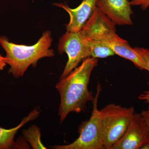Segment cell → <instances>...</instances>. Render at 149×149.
<instances>
[{"instance_id":"cell-6","label":"cell","mask_w":149,"mask_h":149,"mask_svg":"<svg viewBox=\"0 0 149 149\" xmlns=\"http://www.w3.org/2000/svg\"><path fill=\"white\" fill-rule=\"evenodd\" d=\"M58 49L60 54L66 53L68 56V61L60 78L68 75L81 61L91 57V47L80 31H67L60 39Z\"/></svg>"},{"instance_id":"cell-5","label":"cell","mask_w":149,"mask_h":149,"mask_svg":"<svg viewBox=\"0 0 149 149\" xmlns=\"http://www.w3.org/2000/svg\"><path fill=\"white\" fill-rule=\"evenodd\" d=\"M101 91L98 84L97 93L93 101L92 114L89 120L83 121L79 125V136L74 142L64 145H57L52 147L56 149H105L104 147L100 110L97 107L98 99Z\"/></svg>"},{"instance_id":"cell-1","label":"cell","mask_w":149,"mask_h":149,"mask_svg":"<svg viewBox=\"0 0 149 149\" xmlns=\"http://www.w3.org/2000/svg\"><path fill=\"white\" fill-rule=\"evenodd\" d=\"M97 64V58L90 57L85 59L56 84L60 96L58 116L61 123L70 113L85 111L88 102L93 101L94 97L93 92L88 90V85L92 72Z\"/></svg>"},{"instance_id":"cell-17","label":"cell","mask_w":149,"mask_h":149,"mask_svg":"<svg viewBox=\"0 0 149 149\" xmlns=\"http://www.w3.org/2000/svg\"><path fill=\"white\" fill-rule=\"evenodd\" d=\"M8 58L0 55V71L2 70L7 64Z\"/></svg>"},{"instance_id":"cell-15","label":"cell","mask_w":149,"mask_h":149,"mask_svg":"<svg viewBox=\"0 0 149 149\" xmlns=\"http://www.w3.org/2000/svg\"><path fill=\"white\" fill-rule=\"evenodd\" d=\"M138 98L146 103L149 104V91H144L142 94L139 95Z\"/></svg>"},{"instance_id":"cell-7","label":"cell","mask_w":149,"mask_h":149,"mask_svg":"<svg viewBox=\"0 0 149 149\" xmlns=\"http://www.w3.org/2000/svg\"><path fill=\"white\" fill-rule=\"evenodd\" d=\"M149 135V129L141 113H135L123 136L111 149H141Z\"/></svg>"},{"instance_id":"cell-11","label":"cell","mask_w":149,"mask_h":149,"mask_svg":"<svg viewBox=\"0 0 149 149\" xmlns=\"http://www.w3.org/2000/svg\"><path fill=\"white\" fill-rule=\"evenodd\" d=\"M22 133L26 141L33 149L47 148L41 141V131L37 125H32L28 129L23 130Z\"/></svg>"},{"instance_id":"cell-3","label":"cell","mask_w":149,"mask_h":149,"mask_svg":"<svg viewBox=\"0 0 149 149\" xmlns=\"http://www.w3.org/2000/svg\"><path fill=\"white\" fill-rule=\"evenodd\" d=\"M51 32L45 31L35 45L32 46L17 45L9 42L4 36L0 37V45L5 51L7 64L10 66L9 72L15 78L23 76L30 65H37V62L45 57L54 55L52 45Z\"/></svg>"},{"instance_id":"cell-8","label":"cell","mask_w":149,"mask_h":149,"mask_svg":"<svg viewBox=\"0 0 149 149\" xmlns=\"http://www.w3.org/2000/svg\"><path fill=\"white\" fill-rule=\"evenodd\" d=\"M128 0H97L96 7L115 25H131L133 14Z\"/></svg>"},{"instance_id":"cell-10","label":"cell","mask_w":149,"mask_h":149,"mask_svg":"<svg viewBox=\"0 0 149 149\" xmlns=\"http://www.w3.org/2000/svg\"><path fill=\"white\" fill-rule=\"evenodd\" d=\"M39 114V111L35 109L27 116L24 118L16 127L7 129L0 126V149L29 148V146L23 139L22 140L20 138L17 142H15V136L19 129L29 121L35 120Z\"/></svg>"},{"instance_id":"cell-9","label":"cell","mask_w":149,"mask_h":149,"mask_svg":"<svg viewBox=\"0 0 149 149\" xmlns=\"http://www.w3.org/2000/svg\"><path fill=\"white\" fill-rule=\"evenodd\" d=\"M97 0H83L76 8H70L66 5L56 3L55 5L64 9L70 16L69 23L67 25L68 32H79L90 18L96 8Z\"/></svg>"},{"instance_id":"cell-16","label":"cell","mask_w":149,"mask_h":149,"mask_svg":"<svg viewBox=\"0 0 149 149\" xmlns=\"http://www.w3.org/2000/svg\"><path fill=\"white\" fill-rule=\"evenodd\" d=\"M141 114L143 117L145 122L148 125L149 129V106L146 110H143L142 111Z\"/></svg>"},{"instance_id":"cell-13","label":"cell","mask_w":149,"mask_h":149,"mask_svg":"<svg viewBox=\"0 0 149 149\" xmlns=\"http://www.w3.org/2000/svg\"><path fill=\"white\" fill-rule=\"evenodd\" d=\"M134 49L143 58L146 65V70L149 72V49L138 47H135ZM148 84L149 85V79Z\"/></svg>"},{"instance_id":"cell-12","label":"cell","mask_w":149,"mask_h":149,"mask_svg":"<svg viewBox=\"0 0 149 149\" xmlns=\"http://www.w3.org/2000/svg\"><path fill=\"white\" fill-rule=\"evenodd\" d=\"M91 49V57L95 58H105L112 56L115 53L112 49L107 46L101 45L90 46Z\"/></svg>"},{"instance_id":"cell-4","label":"cell","mask_w":149,"mask_h":149,"mask_svg":"<svg viewBox=\"0 0 149 149\" xmlns=\"http://www.w3.org/2000/svg\"><path fill=\"white\" fill-rule=\"evenodd\" d=\"M100 111L104 147L105 149H111L127 130L135 114V109L133 107L112 103Z\"/></svg>"},{"instance_id":"cell-18","label":"cell","mask_w":149,"mask_h":149,"mask_svg":"<svg viewBox=\"0 0 149 149\" xmlns=\"http://www.w3.org/2000/svg\"><path fill=\"white\" fill-rule=\"evenodd\" d=\"M141 149H149V135Z\"/></svg>"},{"instance_id":"cell-14","label":"cell","mask_w":149,"mask_h":149,"mask_svg":"<svg viewBox=\"0 0 149 149\" xmlns=\"http://www.w3.org/2000/svg\"><path fill=\"white\" fill-rule=\"evenodd\" d=\"M130 3L132 6H140L143 10L149 8V0H132Z\"/></svg>"},{"instance_id":"cell-2","label":"cell","mask_w":149,"mask_h":149,"mask_svg":"<svg viewBox=\"0 0 149 149\" xmlns=\"http://www.w3.org/2000/svg\"><path fill=\"white\" fill-rule=\"evenodd\" d=\"M80 31L90 45L107 46L116 54L132 62L139 69L146 70L141 56L126 40L117 35L115 24L97 7Z\"/></svg>"}]
</instances>
